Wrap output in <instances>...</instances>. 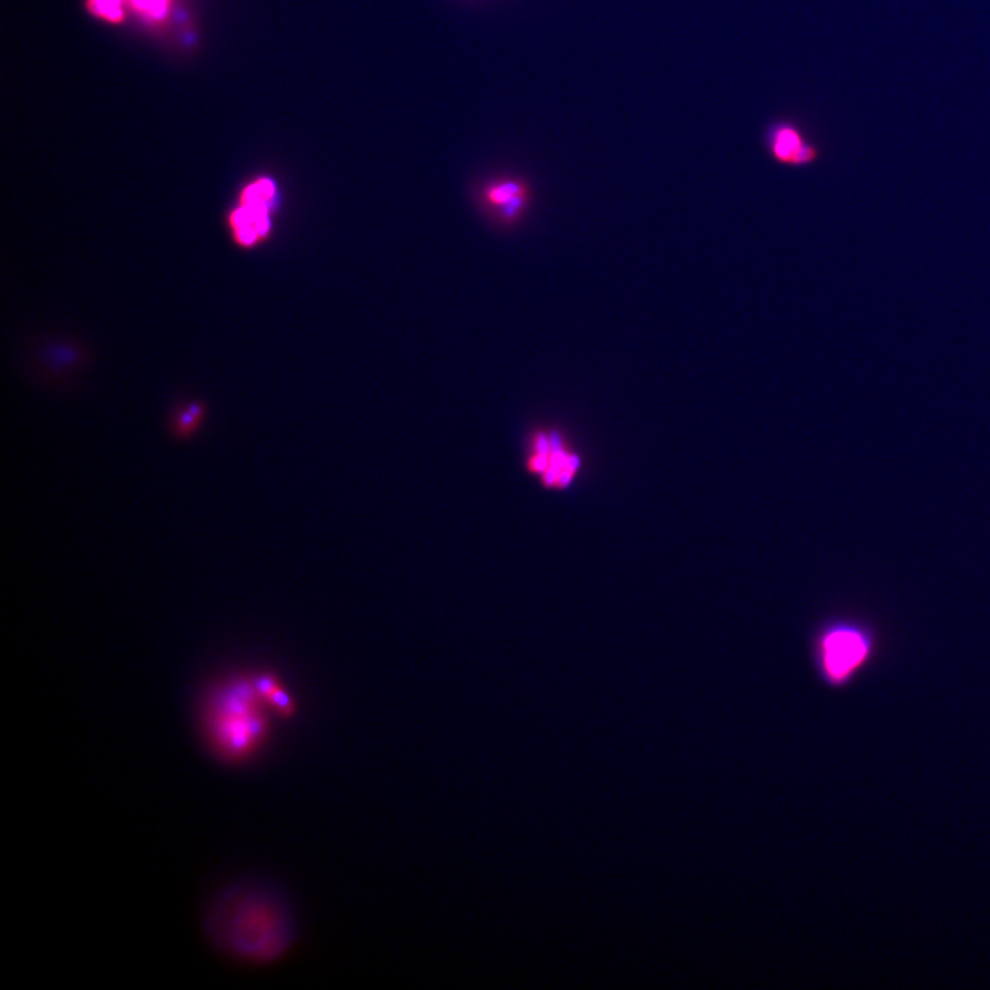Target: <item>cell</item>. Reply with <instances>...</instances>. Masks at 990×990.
Returning <instances> with one entry per match:
<instances>
[{"label": "cell", "mask_w": 990, "mask_h": 990, "mask_svg": "<svg viewBox=\"0 0 990 990\" xmlns=\"http://www.w3.org/2000/svg\"><path fill=\"white\" fill-rule=\"evenodd\" d=\"M274 195L275 185L269 178H261L243 189L240 194V205L229 215L233 240L240 246L251 248L267 238L269 210Z\"/></svg>", "instance_id": "obj_4"}, {"label": "cell", "mask_w": 990, "mask_h": 990, "mask_svg": "<svg viewBox=\"0 0 990 990\" xmlns=\"http://www.w3.org/2000/svg\"><path fill=\"white\" fill-rule=\"evenodd\" d=\"M131 2L137 10L153 17V19H159V17L163 16L166 11V4H169V0H131Z\"/></svg>", "instance_id": "obj_9"}, {"label": "cell", "mask_w": 990, "mask_h": 990, "mask_svg": "<svg viewBox=\"0 0 990 990\" xmlns=\"http://www.w3.org/2000/svg\"><path fill=\"white\" fill-rule=\"evenodd\" d=\"M517 192L516 186H503L497 190H494L492 193V198L495 201H506L509 200L511 195Z\"/></svg>", "instance_id": "obj_11"}, {"label": "cell", "mask_w": 990, "mask_h": 990, "mask_svg": "<svg viewBox=\"0 0 990 990\" xmlns=\"http://www.w3.org/2000/svg\"><path fill=\"white\" fill-rule=\"evenodd\" d=\"M267 706L253 680H235L219 690L206 711L212 750L233 764L255 756L269 738Z\"/></svg>", "instance_id": "obj_1"}, {"label": "cell", "mask_w": 990, "mask_h": 990, "mask_svg": "<svg viewBox=\"0 0 990 990\" xmlns=\"http://www.w3.org/2000/svg\"><path fill=\"white\" fill-rule=\"evenodd\" d=\"M767 145L776 161L787 165L810 164L817 158V149L806 141L796 124L779 122L770 127Z\"/></svg>", "instance_id": "obj_6"}, {"label": "cell", "mask_w": 990, "mask_h": 990, "mask_svg": "<svg viewBox=\"0 0 990 990\" xmlns=\"http://www.w3.org/2000/svg\"><path fill=\"white\" fill-rule=\"evenodd\" d=\"M201 408L199 405L190 406L185 413L180 417V422H178L176 430L180 431L182 435H189L190 431L195 428V425L199 423V418H201Z\"/></svg>", "instance_id": "obj_10"}, {"label": "cell", "mask_w": 990, "mask_h": 990, "mask_svg": "<svg viewBox=\"0 0 990 990\" xmlns=\"http://www.w3.org/2000/svg\"><path fill=\"white\" fill-rule=\"evenodd\" d=\"M123 0H90L91 9L102 19L118 22L123 19Z\"/></svg>", "instance_id": "obj_8"}, {"label": "cell", "mask_w": 990, "mask_h": 990, "mask_svg": "<svg viewBox=\"0 0 990 990\" xmlns=\"http://www.w3.org/2000/svg\"><path fill=\"white\" fill-rule=\"evenodd\" d=\"M529 471L543 476L546 486L564 488L572 485L579 468V458L564 448L558 437L541 435L535 454L529 458Z\"/></svg>", "instance_id": "obj_5"}, {"label": "cell", "mask_w": 990, "mask_h": 990, "mask_svg": "<svg viewBox=\"0 0 990 990\" xmlns=\"http://www.w3.org/2000/svg\"><path fill=\"white\" fill-rule=\"evenodd\" d=\"M822 671L834 683L845 681L866 664L872 638L861 627L840 624L828 627L817 643Z\"/></svg>", "instance_id": "obj_3"}, {"label": "cell", "mask_w": 990, "mask_h": 990, "mask_svg": "<svg viewBox=\"0 0 990 990\" xmlns=\"http://www.w3.org/2000/svg\"><path fill=\"white\" fill-rule=\"evenodd\" d=\"M255 685L259 694L263 696L269 706H272L281 717H291L295 714V705L287 695L286 690L281 687L277 678L272 675H262L255 678Z\"/></svg>", "instance_id": "obj_7"}, {"label": "cell", "mask_w": 990, "mask_h": 990, "mask_svg": "<svg viewBox=\"0 0 990 990\" xmlns=\"http://www.w3.org/2000/svg\"><path fill=\"white\" fill-rule=\"evenodd\" d=\"M229 943L243 957L269 960L280 957L287 946L286 925L273 908L246 901L234 911Z\"/></svg>", "instance_id": "obj_2"}]
</instances>
